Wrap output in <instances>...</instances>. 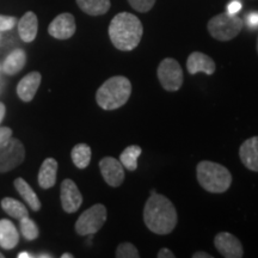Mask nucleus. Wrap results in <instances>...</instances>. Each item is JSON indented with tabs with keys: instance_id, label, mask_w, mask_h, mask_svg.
I'll list each match as a JSON object with an SVG mask.
<instances>
[{
	"instance_id": "72a5a7b5",
	"label": "nucleus",
	"mask_w": 258,
	"mask_h": 258,
	"mask_svg": "<svg viewBox=\"0 0 258 258\" xmlns=\"http://www.w3.org/2000/svg\"><path fill=\"white\" fill-rule=\"evenodd\" d=\"M5 112H6V108H5L4 103L0 102V123H2L3 120H4Z\"/></svg>"
},
{
	"instance_id": "2eb2a0df",
	"label": "nucleus",
	"mask_w": 258,
	"mask_h": 258,
	"mask_svg": "<svg viewBox=\"0 0 258 258\" xmlns=\"http://www.w3.org/2000/svg\"><path fill=\"white\" fill-rule=\"evenodd\" d=\"M42 77L38 72L27 74L17 85V95L23 102H31L41 85Z\"/></svg>"
},
{
	"instance_id": "6e6552de",
	"label": "nucleus",
	"mask_w": 258,
	"mask_h": 258,
	"mask_svg": "<svg viewBox=\"0 0 258 258\" xmlns=\"http://www.w3.org/2000/svg\"><path fill=\"white\" fill-rule=\"evenodd\" d=\"M158 79L166 91H178L183 84V71L178 61L166 57L158 66Z\"/></svg>"
},
{
	"instance_id": "f03ea898",
	"label": "nucleus",
	"mask_w": 258,
	"mask_h": 258,
	"mask_svg": "<svg viewBox=\"0 0 258 258\" xmlns=\"http://www.w3.org/2000/svg\"><path fill=\"white\" fill-rule=\"evenodd\" d=\"M144 27L137 16L121 12L111 19L109 25V37L115 48L122 51L135 49L140 43Z\"/></svg>"
},
{
	"instance_id": "5701e85b",
	"label": "nucleus",
	"mask_w": 258,
	"mask_h": 258,
	"mask_svg": "<svg viewBox=\"0 0 258 258\" xmlns=\"http://www.w3.org/2000/svg\"><path fill=\"white\" fill-rule=\"evenodd\" d=\"M2 207L4 211L8 213L10 217L15 219H22L24 217H28L29 212L25 206L18 200L12 198H5L2 200Z\"/></svg>"
},
{
	"instance_id": "6ab92c4d",
	"label": "nucleus",
	"mask_w": 258,
	"mask_h": 258,
	"mask_svg": "<svg viewBox=\"0 0 258 258\" xmlns=\"http://www.w3.org/2000/svg\"><path fill=\"white\" fill-rule=\"evenodd\" d=\"M15 188L17 190L19 195L23 198L25 202L28 203L29 207L31 211L38 212L41 209V201L36 195V192L32 190V188L29 185V183L23 178H17L15 180Z\"/></svg>"
},
{
	"instance_id": "ea45409f",
	"label": "nucleus",
	"mask_w": 258,
	"mask_h": 258,
	"mask_svg": "<svg viewBox=\"0 0 258 258\" xmlns=\"http://www.w3.org/2000/svg\"><path fill=\"white\" fill-rule=\"evenodd\" d=\"M0 38H2V36H0Z\"/></svg>"
},
{
	"instance_id": "1a4fd4ad",
	"label": "nucleus",
	"mask_w": 258,
	"mask_h": 258,
	"mask_svg": "<svg viewBox=\"0 0 258 258\" xmlns=\"http://www.w3.org/2000/svg\"><path fill=\"white\" fill-rule=\"evenodd\" d=\"M76 18L69 12L56 16L48 27L49 35L56 40H69L76 34Z\"/></svg>"
},
{
	"instance_id": "c756f323",
	"label": "nucleus",
	"mask_w": 258,
	"mask_h": 258,
	"mask_svg": "<svg viewBox=\"0 0 258 258\" xmlns=\"http://www.w3.org/2000/svg\"><path fill=\"white\" fill-rule=\"evenodd\" d=\"M12 137V129L9 127H0V144Z\"/></svg>"
},
{
	"instance_id": "b1692460",
	"label": "nucleus",
	"mask_w": 258,
	"mask_h": 258,
	"mask_svg": "<svg viewBox=\"0 0 258 258\" xmlns=\"http://www.w3.org/2000/svg\"><path fill=\"white\" fill-rule=\"evenodd\" d=\"M141 152H143V150H141V147L138 146V145H132V146L124 148V151L120 156L121 164L129 171L137 170L138 159L139 157H140Z\"/></svg>"
},
{
	"instance_id": "20e7f679",
	"label": "nucleus",
	"mask_w": 258,
	"mask_h": 258,
	"mask_svg": "<svg viewBox=\"0 0 258 258\" xmlns=\"http://www.w3.org/2000/svg\"><path fill=\"white\" fill-rule=\"evenodd\" d=\"M196 173L200 185L209 192H225L232 184V175L227 167L214 161L203 160L199 163Z\"/></svg>"
},
{
	"instance_id": "7c9ffc66",
	"label": "nucleus",
	"mask_w": 258,
	"mask_h": 258,
	"mask_svg": "<svg viewBox=\"0 0 258 258\" xmlns=\"http://www.w3.org/2000/svg\"><path fill=\"white\" fill-rule=\"evenodd\" d=\"M247 25L251 28H257L258 27V12H252L247 16L246 18Z\"/></svg>"
},
{
	"instance_id": "423d86ee",
	"label": "nucleus",
	"mask_w": 258,
	"mask_h": 258,
	"mask_svg": "<svg viewBox=\"0 0 258 258\" xmlns=\"http://www.w3.org/2000/svg\"><path fill=\"white\" fill-rule=\"evenodd\" d=\"M106 221V208L102 203H97L86 209L76 222V232L80 235L95 234Z\"/></svg>"
},
{
	"instance_id": "a878e982",
	"label": "nucleus",
	"mask_w": 258,
	"mask_h": 258,
	"mask_svg": "<svg viewBox=\"0 0 258 258\" xmlns=\"http://www.w3.org/2000/svg\"><path fill=\"white\" fill-rule=\"evenodd\" d=\"M116 257L117 258H139V251L132 243H122L116 249Z\"/></svg>"
},
{
	"instance_id": "7ed1b4c3",
	"label": "nucleus",
	"mask_w": 258,
	"mask_h": 258,
	"mask_svg": "<svg viewBox=\"0 0 258 258\" xmlns=\"http://www.w3.org/2000/svg\"><path fill=\"white\" fill-rule=\"evenodd\" d=\"M132 95V84L123 76L111 77L97 90V104L104 110H115L123 106Z\"/></svg>"
},
{
	"instance_id": "4be33fe9",
	"label": "nucleus",
	"mask_w": 258,
	"mask_h": 258,
	"mask_svg": "<svg viewBox=\"0 0 258 258\" xmlns=\"http://www.w3.org/2000/svg\"><path fill=\"white\" fill-rule=\"evenodd\" d=\"M73 164L78 169H85L91 161V147L86 144H78L73 147L71 152Z\"/></svg>"
},
{
	"instance_id": "f704fd0d",
	"label": "nucleus",
	"mask_w": 258,
	"mask_h": 258,
	"mask_svg": "<svg viewBox=\"0 0 258 258\" xmlns=\"http://www.w3.org/2000/svg\"><path fill=\"white\" fill-rule=\"evenodd\" d=\"M32 256L30 253H28V252H22V253H19L18 254V258H31Z\"/></svg>"
},
{
	"instance_id": "58836bf2",
	"label": "nucleus",
	"mask_w": 258,
	"mask_h": 258,
	"mask_svg": "<svg viewBox=\"0 0 258 258\" xmlns=\"http://www.w3.org/2000/svg\"><path fill=\"white\" fill-rule=\"evenodd\" d=\"M257 53H258V37H257Z\"/></svg>"
},
{
	"instance_id": "cd10ccee",
	"label": "nucleus",
	"mask_w": 258,
	"mask_h": 258,
	"mask_svg": "<svg viewBox=\"0 0 258 258\" xmlns=\"http://www.w3.org/2000/svg\"><path fill=\"white\" fill-rule=\"evenodd\" d=\"M18 19L12 16H3L0 15V32L9 31L17 24Z\"/></svg>"
},
{
	"instance_id": "aec40b11",
	"label": "nucleus",
	"mask_w": 258,
	"mask_h": 258,
	"mask_svg": "<svg viewBox=\"0 0 258 258\" xmlns=\"http://www.w3.org/2000/svg\"><path fill=\"white\" fill-rule=\"evenodd\" d=\"M27 62V54L23 49H16L9 54L4 63H3V71L10 76H15L19 71L24 69Z\"/></svg>"
},
{
	"instance_id": "a211bd4d",
	"label": "nucleus",
	"mask_w": 258,
	"mask_h": 258,
	"mask_svg": "<svg viewBox=\"0 0 258 258\" xmlns=\"http://www.w3.org/2000/svg\"><path fill=\"white\" fill-rule=\"evenodd\" d=\"M19 233L16 226L8 219L0 220V246L5 250H12L17 246Z\"/></svg>"
},
{
	"instance_id": "4468645a",
	"label": "nucleus",
	"mask_w": 258,
	"mask_h": 258,
	"mask_svg": "<svg viewBox=\"0 0 258 258\" xmlns=\"http://www.w3.org/2000/svg\"><path fill=\"white\" fill-rule=\"evenodd\" d=\"M239 157L246 169L258 172V137L247 139L241 144Z\"/></svg>"
},
{
	"instance_id": "dca6fc26",
	"label": "nucleus",
	"mask_w": 258,
	"mask_h": 258,
	"mask_svg": "<svg viewBox=\"0 0 258 258\" xmlns=\"http://www.w3.org/2000/svg\"><path fill=\"white\" fill-rule=\"evenodd\" d=\"M18 34L21 40L30 43L36 38L38 31V21L36 15L32 11H28L23 17L17 22Z\"/></svg>"
},
{
	"instance_id": "412c9836",
	"label": "nucleus",
	"mask_w": 258,
	"mask_h": 258,
	"mask_svg": "<svg viewBox=\"0 0 258 258\" xmlns=\"http://www.w3.org/2000/svg\"><path fill=\"white\" fill-rule=\"evenodd\" d=\"M79 9L89 16H102L110 10V0H76Z\"/></svg>"
},
{
	"instance_id": "393cba45",
	"label": "nucleus",
	"mask_w": 258,
	"mask_h": 258,
	"mask_svg": "<svg viewBox=\"0 0 258 258\" xmlns=\"http://www.w3.org/2000/svg\"><path fill=\"white\" fill-rule=\"evenodd\" d=\"M19 227L23 237L27 240H35L38 237V227L36 222L31 220L29 217L19 219Z\"/></svg>"
},
{
	"instance_id": "9d476101",
	"label": "nucleus",
	"mask_w": 258,
	"mask_h": 258,
	"mask_svg": "<svg viewBox=\"0 0 258 258\" xmlns=\"http://www.w3.org/2000/svg\"><path fill=\"white\" fill-rule=\"evenodd\" d=\"M214 245L222 257L241 258L244 256L243 245L240 240L228 232H220L215 235Z\"/></svg>"
},
{
	"instance_id": "9b49d317",
	"label": "nucleus",
	"mask_w": 258,
	"mask_h": 258,
	"mask_svg": "<svg viewBox=\"0 0 258 258\" xmlns=\"http://www.w3.org/2000/svg\"><path fill=\"white\" fill-rule=\"evenodd\" d=\"M99 169L108 185L117 188L124 180V167L120 160L112 157H105L99 161Z\"/></svg>"
},
{
	"instance_id": "473e14b6",
	"label": "nucleus",
	"mask_w": 258,
	"mask_h": 258,
	"mask_svg": "<svg viewBox=\"0 0 258 258\" xmlns=\"http://www.w3.org/2000/svg\"><path fill=\"white\" fill-rule=\"evenodd\" d=\"M192 258H213L211 253L205 252V251H198L192 254Z\"/></svg>"
},
{
	"instance_id": "e433bc0d",
	"label": "nucleus",
	"mask_w": 258,
	"mask_h": 258,
	"mask_svg": "<svg viewBox=\"0 0 258 258\" xmlns=\"http://www.w3.org/2000/svg\"><path fill=\"white\" fill-rule=\"evenodd\" d=\"M38 257H48V258H50V257H53L51 256V254H38Z\"/></svg>"
},
{
	"instance_id": "0eeeda50",
	"label": "nucleus",
	"mask_w": 258,
	"mask_h": 258,
	"mask_svg": "<svg viewBox=\"0 0 258 258\" xmlns=\"http://www.w3.org/2000/svg\"><path fill=\"white\" fill-rule=\"evenodd\" d=\"M25 148L18 139L10 138L0 144V173L16 169L24 161Z\"/></svg>"
},
{
	"instance_id": "f8f14e48",
	"label": "nucleus",
	"mask_w": 258,
	"mask_h": 258,
	"mask_svg": "<svg viewBox=\"0 0 258 258\" xmlns=\"http://www.w3.org/2000/svg\"><path fill=\"white\" fill-rule=\"evenodd\" d=\"M60 198L62 209L66 213H76L83 203L82 192L72 179H64L61 183Z\"/></svg>"
},
{
	"instance_id": "f257e3e1",
	"label": "nucleus",
	"mask_w": 258,
	"mask_h": 258,
	"mask_svg": "<svg viewBox=\"0 0 258 258\" xmlns=\"http://www.w3.org/2000/svg\"><path fill=\"white\" fill-rule=\"evenodd\" d=\"M144 221L156 234H169L177 225V211L173 203L164 195L154 192L144 208Z\"/></svg>"
},
{
	"instance_id": "2f4dec72",
	"label": "nucleus",
	"mask_w": 258,
	"mask_h": 258,
	"mask_svg": "<svg viewBox=\"0 0 258 258\" xmlns=\"http://www.w3.org/2000/svg\"><path fill=\"white\" fill-rule=\"evenodd\" d=\"M157 257L158 258H175V253H173L170 249L163 247V249L159 250V252H158Z\"/></svg>"
},
{
	"instance_id": "f3484780",
	"label": "nucleus",
	"mask_w": 258,
	"mask_h": 258,
	"mask_svg": "<svg viewBox=\"0 0 258 258\" xmlns=\"http://www.w3.org/2000/svg\"><path fill=\"white\" fill-rule=\"evenodd\" d=\"M57 161L54 158H47L42 163L41 169L38 171L37 182L42 189H50L56 183Z\"/></svg>"
},
{
	"instance_id": "c85d7f7f",
	"label": "nucleus",
	"mask_w": 258,
	"mask_h": 258,
	"mask_svg": "<svg viewBox=\"0 0 258 258\" xmlns=\"http://www.w3.org/2000/svg\"><path fill=\"white\" fill-rule=\"evenodd\" d=\"M241 8H243V4H241L240 0H232V2H230V4L227 5V14L237 15L241 10Z\"/></svg>"
},
{
	"instance_id": "c9c22d12",
	"label": "nucleus",
	"mask_w": 258,
	"mask_h": 258,
	"mask_svg": "<svg viewBox=\"0 0 258 258\" xmlns=\"http://www.w3.org/2000/svg\"><path fill=\"white\" fill-rule=\"evenodd\" d=\"M74 256L73 254H71V253H69V252H66V253H63V254H61V258H73Z\"/></svg>"
},
{
	"instance_id": "39448f33",
	"label": "nucleus",
	"mask_w": 258,
	"mask_h": 258,
	"mask_svg": "<svg viewBox=\"0 0 258 258\" xmlns=\"http://www.w3.org/2000/svg\"><path fill=\"white\" fill-rule=\"evenodd\" d=\"M208 31L212 37L218 41H231L239 35L243 29V21L237 15H230L227 12L217 15L208 22Z\"/></svg>"
},
{
	"instance_id": "4c0bfd02",
	"label": "nucleus",
	"mask_w": 258,
	"mask_h": 258,
	"mask_svg": "<svg viewBox=\"0 0 258 258\" xmlns=\"http://www.w3.org/2000/svg\"><path fill=\"white\" fill-rule=\"evenodd\" d=\"M0 258H4V254H3V253H0Z\"/></svg>"
},
{
	"instance_id": "bb28decb",
	"label": "nucleus",
	"mask_w": 258,
	"mask_h": 258,
	"mask_svg": "<svg viewBox=\"0 0 258 258\" xmlns=\"http://www.w3.org/2000/svg\"><path fill=\"white\" fill-rule=\"evenodd\" d=\"M157 0H128L129 5L138 12H148L156 4Z\"/></svg>"
},
{
	"instance_id": "ddd939ff",
	"label": "nucleus",
	"mask_w": 258,
	"mask_h": 258,
	"mask_svg": "<svg viewBox=\"0 0 258 258\" xmlns=\"http://www.w3.org/2000/svg\"><path fill=\"white\" fill-rule=\"evenodd\" d=\"M186 69L190 74L202 72L212 76L215 72V62L211 56L206 55L201 51H194L186 60Z\"/></svg>"
}]
</instances>
